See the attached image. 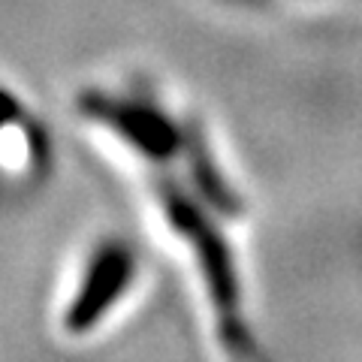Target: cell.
I'll return each instance as SVG.
<instances>
[{"label": "cell", "mask_w": 362, "mask_h": 362, "mask_svg": "<svg viewBox=\"0 0 362 362\" xmlns=\"http://www.w3.org/2000/svg\"><path fill=\"white\" fill-rule=\"evenodd\" d=\"M157 199H160L166 223L197 254L199 275L211 299L214 317H218L223 347L239 362H247L254 354V341H251V332H247V323L242 314L239 272H235V259H233L230 245L223 239V233L218 230L211 214L185 187L175 185V181H169V178L157 181Z\"/></svg>", "instance_id": "1"}, {"label": "cell", "mask_w": 362, "mask_h": 362, "mask_svg": "<svg viewBox=\"0 0 362 362\" xmlns=\"http://www.w3.org/2000/svg\"><path fill=\"white\" fill-rule=\"evenodd\" d=\"M82 112L103 124L106 130L121 136L124 142L145 154L148 160H173L185 151V130L175 127L173 118L148 100L133 94H109V90H88L82 97Z\"/></svg>", "instance_id": "2"}, {"label": "cell", "mask_w": 362, "mask_h": 362, "mask_svg": "<svg viewBox=\"0 0 362 362\" xmlns=\"http://www.w3.org/2000/svg\"><path fill=\"white\" fill-rule=\"evenodd\" d=\"M136 272V257L124 242H106L100 245L88 259V269L78 281V293L70 299L64 311L66 332L82 335L103 320L109 308L115 305L124 290L130 287Z\"/></svg>", "instance_id": "3"}, {"label": "cell", "mask_w": 362, "mask_h": 362, "mask_svg": "<svg viewBox=\"0 0 362 362\" xmlns=\"http://www.w3.org/2000/svg\"><path fill=\"white\" fill-rule=\"evenodd\" d=\"M18 115H21V109H18V103L13 100V94H6V90L0 88V127L13 124Z\"/></svg>", "instance_id": "4"}]
</instances>
